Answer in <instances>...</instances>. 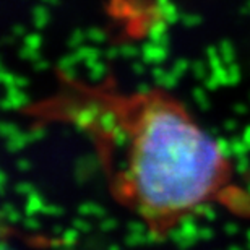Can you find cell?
Segmentation results:
<instances>
[{"instance_id":"6da1fadb","label":"cell","mask_w":250,"mask_h":250,"mask_svg":"<svg viewBox=\"0 0 250 250\" xmlns=\"http://www.w3.org/2000/svg\"><path fill=\"white\" fill-rule=\"evenodd\" d=\"M34 125H67L89 140L119 207L153 239H166L211 207L250 214L231 156L167 89L57 77L51 94L24 107Z\"/></svg>"},{"instance_id":"7a4b0ae2","label":"cell","mask_w":250,"mask_h":250,"mask_svg":"<svg viewBox=\"0 0 250 250\" xmlns=\"http://www.w3.org/2000/svg\"><path fill=\"white\" fill-rule=\"evenodd\" d=\"M0 250H2V249H0Z\"/></svg>"}]
</instances>
